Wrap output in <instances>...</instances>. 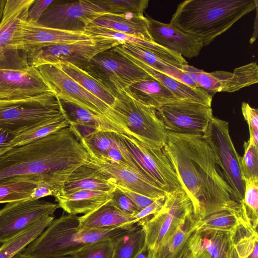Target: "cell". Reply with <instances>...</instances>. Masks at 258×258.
<instances>
[{"mask_svg": "<svg viewBox=\"0 0 258 258\" xmlns=\"http://www.w3.org/2000/svg\"><path fill=\"white\" fill-rule=\"evenodd\" d=\"M163 150L200 221L223 210L241 211L203 135L167 132Z\"/></svg>", "mask_w": 258, "mask_h": 258, "instance_id": "6da1fadb", "label": "cell"}, {"mask_svg": "<svg viewBox=\"0 0 258 258\" xmlns=\"http://www.w3.org/2000/svg\"><path fill=\"white\" fill-rule=\"evenodd\" d=\"M89 154L70 126L0 155V184L14 177L38 175L37 184L49 187L55 198L64 194V184Z\"/></svg>", "mask_w": 258, "mask_h": 258, "instance_id": "7a4b0ae2", "label": "cell"}, {"mask_svg": "<svg viewBox=\"0 0 258 258\" xmlns=\"http://www.w3.org/2000/svg\"><path fill=\"white\" fill-rule=\"evenodd\" d=\"M257 0H186L180 3L170 23L200 38L204 46L257 8Z\"/></svg>", "mask_w": 258, "mask_h": 258, "instance_id": "3957f363", "label": "cell"}, {"mask_svg": "<svg viewBox=\"0 0 258 258\" xmlns=\"http://www.w3.org/2000/svg\"><path fill=\"white\" fill-rule=\"evenodd\" d=\"M134 225L107 230L87 229L80 226L79 216L71 214L62 215L54 219L21 253L32 258L70 256L88 244L104 239H114Z\"/></svg>", "mask_w": 258, "mask_h": 258, "instance_id": "277c9868", "label": "cell"}, {"mask_svg": "<svg viewBox=\"0 0 258 258\" xmlns=\"http://www.w3.org/2000/svg\"><path fill=\"white\" fill-rule=\"evenodd\" d=\"M67 116L53 92L14 99H0V127L13 136L44 121Z\"/></svg>", "mask_w": 258, "mask_h": 258, "instance_id": "5b68a950", "label": "cell"}, {"mask_svg": "<svg viewBox=\"0 0 258 258\" xmlns=\"http://www.w3.org/2000/svg\"><path fill=\"white\" fill-rule=\"evenodd\" d=\"M111 108L130 135L147 147L163 148L167 131L155 108L138 101L126 90L115 96Z\"/></svg>", "mask_w": 258, "mask_h": 258, "instance_id": "8992f818", "label": "cell"}, {"mask_svg": "<svg viewBox=\"0 0 258 258\" xmlns=\"http://www.w3.org/2000/svg\"><path fill=\"white\" fill-rule=\"evenodd\" d=\"M120 44L111 39L95 37L71 43L35 46L25 53L30 67L68 62L86 71L95 55Z\"/></svg>", "mask_w": 258, "mask_h": 258, "instance_id": "52a82bcc", "label": "cell"}, {"mask_svg": "<svg viewBox=\"0 0 258 258\" xmlns=\"http://www.w3.org/2000/svg\"><path fill=\"white\" fill-rule=\"evenodd\" d=\"M193 215L192 202L183 189L167 194L161 209L139 225L152 253Z\"/></svg>", "mask_w": 258, "mask_h": 258, "instance_id": "ba28073f", "label": "cell"}, {"mask_svg": "<svg viewBox=\"0 0 258 258\" xmlns=\"http://www.w3.org/2000/svg\"><path fill=\"white\" fill-rule=\"evenodd\" d=\"M86 72L115 97L133 83L152 78L113 48L95 55Z\"/></svg>", "mask_w": 258, "mask_h": 258, "instance_id": "9c48e42d", "label": "cell"}, {"mask_svg": "<svg viewBox=\"0 0 258 258\" xmlns=\"http://www.w3.org/2000/svg\"><path fill=\"white\" fill-rule=\"evenodd\" d=\"M203 136L212 150L235 201L240 204L244 191V182L239 166L241 156L231 138L228 122L213 116Z\"/></svg>", "mask_w": 258, "mask_h": 258, "instance_id": "30bf717a", "label": "cell"}, {"mask_svg": "<svg viewBox=\"0 0 258 258\" xmlns=\"http://www.w3.org/2000/svg\"><path fill=\"white\" fill-rule=\"evenodd\" d=\"M60 100L74 103L109 121L123 133L121 122L111 107L88 92L57 64L37 68Z\"/></svg>", "mask_w": 258, "mask_h": 258, "instance_id": "8fae6325", "label": "cell"}, {"mask_svg": "<svg viewBox=\"0 0 258 258\" xmlns=\"http://www.w3.org/2000/svg\"><path fill=\"white\" fill-rule=\"evenodd\" d=\"M105 14L99 0L53 1L37 23L45 27L84 32L94 20Z\"/></svg>", "mask_w": 258, "mask_h": 258, "instance_id": "7c38bea8", "label": "cell"}, {"mask_svg": "<svg viewBox=\"0 0 258 258\" xmlns=\"http://www.w3.org/2000/svg\"><path fill=\"white\" fill-rule=\"evenodd\" d=\"M167 131L204 135L213 116L211 106L178 100L155 109Z\"/></svg>", "mask_w": 258, "mask_h": 258, "instance_id": "4fadbf2b", "label": "cell"}, {"mask_svg": "<svg viewBox=\"0 0 258 258\" xmlns=\"http://www.w3.org/2000/svg\"><path fill=\"white\" fill-rule=\"evenodd\" d=\"M119 135L145 173L166 193L182 189L163 148L147 147L131 135L124 133Z\"/></svg>", "mask_w": 258, "mask_h": 258, "instance_id": "5bb4252c", "label": "cell"}, {"mask_svg": "<svg viewBox=\"0 0 258 258\" xmlns=\"http://www.w3.org/2000/svg\"><path fill=\"white\" fill-rule=\"evenodd\" d=\"M57 203L26 200L7 203L0 209V244L44 217L53 216Z\"/></svg>", "mask_w": 258, "mask_h": 258, "instance_id": "9a60e30c", "label": "cell"}, {"mask_svg": "<svg viewBox=\"0 0 258 258\" xmlns=\"http://www.w3.org/2000/svg\"><path fill=\"white\" fill-rule=\"evenodd\" d=\"M94 38L85 32L45 27L37 23L24 20L18 24L8 48L17 49L25 53L35 46L71 43Z\"/></svg>", "mask_w": 258, "mask_h": 258, "instance_id": "2e32d148", "label": "cell"}, {"mask_svg": "<svg viewBox=\"0 0 258 258\" xmlns=\"http://www.w3.org/2000/svg\"><path fill=\"white\" fill-rule=\"evenodd\" d=\"M87 162L113 181L115 186H120L149 198L158 199L166 193L148 176L134 169L111 163L88 152Z\"/></svg>", "mask_w": 258, "mask_h": 258, "instance_id": "e0dca14e", "label": "cell"}, {"mask_svg": "<svg viewBox=\"0 0 258 258\" xmlns=\"http://www.w3.org/2000/svg\"><path fill=\"white\" fill-rule=\"evenodd\" d=\"M50 92H54L36 68L0 69V99L28 98Z\"/></svg>", "mask_w": 258, "mask_h": 258, "instance_id": "ac0fdd59", "label": "cell"}, {"mask_svg": "<svg viewBox=\"0 0 258 258\" xmlns=\"http://www.w3.org/2000/svg\"><path fill=\"white\" fill-rule=\"evenodd\" d=\"M149 32L153 42L183 57L198 56L204 46L199 38L186 33L174 25L164 23L146 15Z\"/></svg>", "mask_w": 258, "mask_h": 258, "instance_id": "d6986e66", "label": "cell"}, {"mask_svg": "<svg viewBox=\"0 0 258 258\" xmlns=\"http://www.w3.org/2000/svg\"><path fill=\"white\" fill-rule=\"evenodd\" d=\"M122 56L131 61L147 73L166 88L171 92L179 100L191 101L211 106L212 95L201 88H194L163 73L159 72L134 58L122 50L119 45L113 47Z\"/></svg>", "mask_w": 258, "mask_h": 258, "instance_id": "ffe728a7", "label": "cell"}, {"mask_svg": "<svg viewBox=\"0 0 258 258\" xmlns=\"http://www.w3.org/2000/svg\"><path fill=\"white\" fill-rule=\"evenodd\" d=\"M235 233L197 231L192 239L194 258H235Z\"/></svg>", "mask_w": 258, "mask_h": 258, "instance_id": "44dd1931", "label": "cell"}, {"mask_svg": "<svg viewBox=\"0 0 258 258\" xmlns=\"http://www.w3.org/2000/svg\"><path fill=\"white\" fill-rule=\"evenodd\" d=\"M84 32L94 37L111 39L120 44L128 43L140 46L153 52L162 59L181 70L184 66L188 64L185 59L181 55L153 41L144 40L134 36L95 26H87Z\"/></svg>", "mask_w": 258, "mask_h": 258, "instance_id": "7402d4cb", "label": "cell"}, {"mask_svg": "<svg viewBox=\"0 0 258 258\" xmlns=\"http://www.w3.org/2000/svg\"><path fill=\"white\" fill-rule=\"evenodd\" d=\"M194 215L153 252L152 258H194L192 239L198 229Z\"/></svg>", "mask_w": 258, "mask_h": 258, "instance_id": "603a6c76", "label": "cell"}, {"mask_svg": "<svg viewBox=\"0 0 258 258\" xmlns=\"http://www.w3.org/2000/svg\"><path fill=\"white\" fill-rule=\"evenodd\" d=\"M115 188L110 177L86 162L77 168L70 175L64 184V194H69L80 190L111 193Z\"/></svg>", "mask_w": 258, "mask_h": 258, "instance_id": "cb8c5ba5", "label": "cell"}, {"mask_svg": "<svg viewBox=\"0 0 258 258\" xmlns=\"http://www.w3.org/2000/svg\"><path fill=\"white\" fill-rule=\"evenodd\" d=\"M89 26L104 28L153 41L149 32L148 19L144 16L105 14L96 19Z\"/></svg>", "mask_w": 258, "mask_h": 258, "instance_id": "d4e9b609", "label": "cell"}, {"mask_svg": "<svg viewBox=\"0 0 258 258\" xmlns=\"http://www.w3.org/2000/svg\"><path fill=\"white\" fill-rule=\"evenodd\" d=\"M70 122V125L82 137H85L94 131L122 132L109 121L72 102L60 100Z\"/></svg>", "mask_w": 258, "mask_h": 258, "instance_id": "484cf974", "label": "cell"}, {"mask_svg": "<svg viewBox=\"0 0 258 258\" xmlns=\"http://www.w3.org/2000/svg\"><path fill=\"white\" fill-rule=\"evenodd\" d=\"M80 226L91 230H107L135 225L133 217L118 210L111 200L98 209L79 216Z\"/></svg>", "mask_w": 258, "mask_h": 258, "instance_id": "4316f807", "label": "cell"}, {"mask_svg": "<svg viewBox=\"0 0 258 258\" xmlns=\"http://www.w3.org/2000/svg\"><path fill=\"white\" fill-rule=\"evenodd\" d=\"M111 193L80 190L55 198L59 208L68 214H86L95 210L111 200Z\"/></svg>", "mask_w": 258, "mask_h": 258, "instance_id": "83f0119b", "label": "cell"}, {"mask_svg": "<svg viewBox=\"0 0 258 258\" xmlns=\"http://www.w3.org/2000/svg\"><path fill=\"white\" fill-rule=\"evenodd\" d=\"M125 90L138 101L155 109L179 100L171 92L152 78L134 83Z\"/></svg>", "mask_w": 258, "mask_h": 258, "instance_id": "f1b7e54d", "label": "cell"}, {"mask_svg": "<svg viewBox=\"0 0 258 258\" xmlns=\"http://www.w3.org/2000/svg\"><path fill=\"white\" fill-rule=\"evenodd\" d=\"M119 46L128 54L151 68L188 86H194L195 83L188 73L164 61L153 52L140 46L128 43L120 44Z\"/></svg>", "mask_w": 258, "mask_h": 258, "instance_id": "f546056e", "label": "cell"}, {"mask_svg": "<svg viewBox=\"0 0 258 258\" xmlns=\"http://www.w3.org/2000/svg\"><path fill=\"white\" fill-rule=\"evenodd\" d=\"M34 1L6 0L0 22V47H9L20 22L27 19Z\"/></svg>", "mask_w": 258, "mask_h": 258, "instance_id": "4dcf8cb0", "label": "cell"}, {"mask_svg": "<svg viewBox=\"0 0 258 258\" xmlns=\"http://www.w3.org/2000/svg\"><path fill=\"white\" fill-rule=\"evenodd\" d=\"M198 222V231H219L235 234L241 227L249 226L252 227L243 209L241 211H221L211 214Z\"/></svg>", "mask_w": 258, "mask_h": 258, "instance_id": "1f68e13d", "label": "cell"}, {"mask_svg": "<svg viewBox=\"0 0 258 258\" xmlns=\"http://www.w3.org/2000/svg\"><path fill=\"white\" fill-rule=\"evenodd\" d=\"M53 216L41 218L4 242L0 247V258H11L38 237L54 220Z\"/></svg>", "mask_w": 258, "mask_h": 258, "instance_id": "d6a6232c", "label": "cell"}, {"mask_svg": "<svg viewBox=\"0 0 258 258\" xmlns=\"http://www.w3.org/2000/svg\"><path fill=\"white\" fill-rule=\"evenodd\" d=\"M70 125L67 116L33 125L15 135L4 152L45 137Z\"/></svg>", "mask_w": 258, "mask_h": 258, "instance_id": "836d02e7", "label": "cell"}, {"mask_svg": "<svg viewBox=\"0 0 258 258\" xmlns=\"http://www.w3.org/2000/svg\"><path fill=\"white\" fill-rule=\"evenodd\" d=\"M63 71L88 92L111 107L115 97L89 75L85 71L68 63L57 64Z\"/></svg>", "mask_w": 258, "mask_h": 258, "instance_id": "e575fe53", "label": "cell"}, {"mask_svg": "<svg viewBox=\"0 0 258 258\" xmlns=\"http://www.w3.org/2000/svg\"><path fill=\"white\" fill-rule=\"evenodd\" d=\"M145 245L144 231L141 226L136 224L113 239L111 258H134Z\"/></svg>", "mask_w": 258, "mask_h": 258, "instance_id": "d590c367", "label": "cell"}, {"mask_svg": "<svg viewBox=\"0 0 258 258\" xmlns=\"http://www.w3.org/2000/svg\"><path fill=\"white\" fill-rule=\"evenodd\" d=\"M32 175L9 178L0 184V204L30 200L36 186Z\"/></svg>", "mask_w": 258, "mask_h": 258, "instance_id": "8d00e7d4", "label": "cell"}, {"mask_svg": "<svg viewBox=\"0 0 258 258\" xmlns=\"http://www.w3.org/2000/svg\"><path fill=\"white\" fill-rule=\"evenodd\" d=\"M257 232L250 226L240 228L235 235V258H258Z\"/></svg>", "mask_w": 258, "mask_h": 258, "instance_id": "74e56055", "label": "cell"}, {"mask_svg": "<svg viewBox=\"0 0 258 258\" xmlns=\"http://www.w3.org/2000/svg\"><path fill=\"white\" fill-rule=\"evenodd\" d=\"M240 205L250 225L257 230L258 224V178L245 179Z\"/></svg>", "mask_w": 258, "mask_h": 258, "instance_id": "f35d334b", "label": "cell"}, {"mask_svg": "<svg viewBox=\"0 0 258 258\" xmlns=\"http://www.w3.org/2000/svg\"><path fill=\"white\" fill-rule=\"evenodd\" d=\"M106 14L115 15L133 14L144 16L148 6V0H99Z\"/></svg>", "mask_w": 258, "mask_h": 258, "instance_id": "ab89813d", "label": "cell"}, {"mask_svg": "<svg viewBox=\"0 0 258 258\" xmlns=\"http://www.w3.org/2000/svg\"><path fill=\"white\" fill-rule=\"evenodd\" d=\"M119 139L116 147L110 149L104 156L97 157L103 158L114 164L131 168L138 172L148 176L139 165L132 154L127 149L119 134Z\"/></svg>", "mask_w": 258, "mask_h": 258, "instance_id": "60d3db41", "label": "cell"}, {"mask_svg": "<svg viewBox=\"0 0 258 258\" xmlns=\"http://www.w3.org/2000/svg\"><path fill=\"white\" fill-rule=\"evenodd\" d=\"M244 154L240 156L239 166L244 180L258 178V146L251 140L244 142Z\"/></svg>", "mask_w": 258, "mask_h": 258, "instance_id": "b9f144b4", "label": "cell"}, {"mask_svg": "<svg viewBox=\"0 0 258 258\" xmlns=\"http://www.w3.org/2000/svg\"><path fill=\"white\" fill-rule=\"evenodd\" d=\"M27 54L14 48L0 47V69L26 70L30 68Z\"/></svg>", "mask_w": 258, "mask_h": 258, "instance_id": "7bdbcfd3", "label": "cell"}, {"mask_svg": "<svg viewBox=\"0 0 258 258\" xmlns=\"http://www.w3.org/2000/svg\"><path fill=\"white\" fill-rule=\"evenodd\" d=\"M113 239H107L88 244L71 256L72 258H111Z\"/></svg>", "mask_w": 258, "mask_h": 258, "instance_id": "ee69618b", "label": "cell"}, {"mask_svg": "<svg viewBox=\"0 0 258 258\" xmlns=\"http://www.w3.org/2000/svg\"><path fill=\"white\" fill-rule=\"evenodd\" d=\"M241 110L248 126L249 139L258 146V110L246 102L242 103Z\"/></svg>", "mask_w": 258, "mask_h": 258, "instance_id": "f6af8a7d", "label": "cell"}, {"mask_svg": "<svg viewBox=\"0 0 258 258\" xmlns=\"http://www.w3.org/2000/svg\"><path fill=\"white\" fill-rule=\"evenodd\" d=\"M111 196L113 204L123 213L133 217L139 211L133 202L118 188L111 193Z\"/></svg>", "mask_w": 258, "mask_h": 258, "instance_id": "bcb514c9", "label": "cell"}, {"mask_svg": "<svg viewBox=\"0 0 258 258\" xmlns=\"http://www.w3.org/2000/svg\"><path fill=\"white\" fill-rule=\"evenodd\" d=\"M165 197L164 196L157 199L147 207L140 210L133 217L134 224L140 225L157 212L163 206Z\"/></svg>", "mask_w": 258, "mask_h": 258, "instance_id": "7dc6e473", "label": "cell"}, {"mask_svg": "<svg viewBox=\"0 0 258 258\" xmlns=\"http://www.w3.org/2000/svg\"><path fill=\"white\" fill-rule=\"evenodd\" d=\"M115 187L119 189L127 196L136 205L139 211L147 207L157 199L148 197L138 192L130 190L122 186H116Z\"/></svg>", "mask_w": 258, "mask_h": 258, "instance_id": "c3c4849f", "label": "cell"}, {"mask_svg": "<svg viewBox=\"0 0 258 258\" xmlns=\"http://www.w3.org/2000/svg\"><path fill=\"white\" fill-rule=\"evenodd\" d=\"M53 1L34 0L29 9L27 21L37 23L43 12Z\"/></svg>", "mask_w": 258, "mask_h": 258, "instance_id": "681fc988", "label": "cell"}, {"mask_svg": "<svg viewBox=\"0 0 258 258\" xmlns=\"http://www.w3.org/2000/svg\"><path fill=\"white\" fill-rule=\"evenodd\" d=\"M49 196H53V193L49 187L43 184H37L33 190L30 200H39Z\"/></svg>", "mask_w": 258, "mask_h": 258, "instance_id": "f907efd6", "label": "cell"}, {"mask_svg": "<svg viewBox=\"0 0 258 258\" xmlns=\"http://www.w3.org/2000/svg\"><path fill=\"white\" fill-rule=\"evenodd\" d=\"M13 138L11 132L0 127V154L5 151Z\"/></svg>", "mask_w": 258, "mask_h": 258, "instance_id": "816d5d0a", "label": "cell"}, {"mask_svg": "<svg viewBox=\"0 0 258 258\" xmlns=\"http://www.w3.org/2000/svg\"><path fill=\"white\" fill-rule=\"evenodd\" d=\"M152 253L146 244L134 258H152Z\"/></svg>", "mask_w": 258, "mask_h": 258, "instance_id": "f5cc1de1", "label": "cell"}, {"mask_svg": "<svg viewBox=\"0 0 258 258\" xmlns=\"http://www.w3.org/2000/svg\"><path fill=\"white\" fill-rule=\"evenodd\" d=\"M11 258H32L29 256H25L22 254L21 252H18L16 255L12 257ZM56 258H72L71 255L70 256H67L64 257H56Z\"/></svg>", "mask_w": 258, "mask_h": 258, "instance_id": "db71d44e", "label": "cell"}, {"mask_svg": "<svg viewBox=\"0 0 258 258\" xmlns=\"http://www.w3.org/2000/svg\"><path fill=\"white\" fill-rule=\"evenodd\" d=\"M6 0H0V22L2 18L3 10Z\"/></svg>", "mask_w": 258, "mask_h": 258, "instance_id": "11a10c76", "label": "cell"}]
</instances>
